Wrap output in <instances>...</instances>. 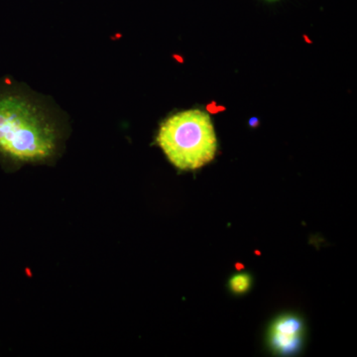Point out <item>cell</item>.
I'll return each instance as SVG.
<instances>
[{"instance_id":"1","label":"cell","mask_w":357,"mask_h":357,"mask_svg":"<svg viewBox=\"0 0 357 357\" xmlns=\"http://www.w3.org/2000/svg\"><path fill=\"white\" fill-rule=\"evenodd\" d=\"M55 129L25 96L0 91V153L18 162L50 158L57 145Z\"/></svg>"},{"instance_id":"2","label":"cell","mask_w":357,"mask_h":357,"mask_svg":"<svg viewBox=\"0 0 357 357\" xmlns=\"http://www.w3.org/2000/svg\"><path fill=\"white\" fill-rule=\"evenodd\" d=\"M157 143L169 161L182 171L206 165L218 150L211 116L199 109L185 110L169 117L160 128Z\"/></svg>"},{"instance_id":"3","label":"cell","mask_w":357,"mask_h":357,"mask_svg":"<svg viewBox=\"0 0 357 357\" xmlns=\"http://www.w3.org/2000/svg\"><path fill=\"white\" fill-rule=\"evenodd\" d=\"M303 333L304 325L298 317L294 314L279 317L270 328V345L277 354H295L302 344Z\"/></svg>"},{"instance_id":"4","label":"cell","mask_w":357,"mask_h":357,"mask_svg":"<svg viewBox=\"0 0 357 357\" xmlns=\"http://www.w3.org/2000/svg\"><path fill=\"white\" fill-rule=\"evenodd\" d=\"M250 285V276L246 273L234 275L229 282L230 289H231L232 292L236 294L248 292Z\"/></svg>"}]
</instances>
